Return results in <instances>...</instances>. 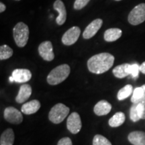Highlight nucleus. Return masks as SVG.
Instances as JSON below:
<instances>
[{
  "label": "nucleus",
  "mask_w": 145,
  "mask_h": 145,
  "mask_svg": "<svg viewBox=\"0 0 145 145\" xmlns=\"http://www.w3.org/2000/svg\"><path fill=\"white\" fill-rule=\"evenodd\" d=\"M114 57L108 52H102L93 56L88 61V68L94 74H102L113 66Z\"/></svg>",
  "instance_id": "f257e3e1"
},
{
  "label": "nucleus",
  "mask_w": 145,
  "mask_h": 145,
  "mask_svg": "<svg viewBox=\"0 0 145 145\" xmlns=\"http://www.w3.org/2000/svg\"><path fill=\"white\" fill-rule=\"evenodd\" d=\"M71 72L70 67L67 64L61 65L53 69L48 75L46 81L49 85L56 86L62 83L69 75Z\"/></svg>",
  "instance_id": "f03ea898"
},
{
  "label": "nucleus",
  "mask_w": 145,
  "mask_h": 145,
  "mask_svg": "<svg viewBox=\"0 0 145 145\" xmlns=\"http://www.w3.org/2000/svg\"><path fill=\"white\" fill-rule=\"evenodd\" d=\"M28 26L24 22H18L13 29L14 39L16 45L20 48L26 46L29 39Z\"/></svg>",
  "instance_id": "7ed1b4c3"
},
{
  "label": "nucleus",
  "mask_w": 145,
  "mask_h": 145,
  "mask_svg": "<svg viewBox=\"0 0 145 145\" xmlns=\"http://www.w3.org/2000/svg\"><path fill=\"white\" fill-rule=\"evenodd\" d=\"M69 108L61 103L56 104L50 110L48 114V118L54 124H60L66 118L69 113Z\"/></svg>",
  "instance_id": "20e7f679"
},
{
  "label": "nucleus",
  "mask_w": 145,
  "mask_h": 145,
  "mask_svg": "<svg viewBox=\"0 0 145 145\" xmlns=\"http://www.w3.org/2000/svg\"><path fill=\"white\" fill-rule=\"evenodd\" d=\"M128 20L133 26L140 24L145 21V3H140L137 5L130 12Z\"/></svg>",
  "instance_id": "39448f33"
},
{
  "label": "nucleus",
  "mask_w": 145,
  "mask_h": 145,
  "mask_svg": "<svg viewBox=\"0 0 145 145\" xmlns=\"http://www.w3.org/2000/svg\"><path fill=\"white\" fill-rule=\"evenodd\" d=\"M82 127L81 117L77 112H72L67 121V128L71 133L76 135L80 132Z\"/></svg>",
  "instance_id": "423d86ee"
},
{
  "label": "nucleus",
  "mask_w": 145,
  "mask_h": 145,
  "mask_svg": "<svg viewBox=\"0 0 145 145\" xmlns=\"http://www.w3.org/2000/svg\"><path fill=\"white\" fill-rule=\"evenodd\" d=\"M3 116L5 120L11 124H19L23 121L22 114L14 107H8L5 108Z\"/></svg>",
  "instance_id": "0eeeda50"
},
{
  "label": "nucleus",
  "mask_w": 145,
  "mask_h": 145,
  "mask_svg": "<svg viewBox=\"0 0 145 145\" xmlns=\"http://www.w3.org/2000/svg\"><path fill=\"white\" fill-rule=\"evenodd\" d=\"M81 34V29L78 26H73L69 29L62 37V42L67 46L75 44Z\"/></svg>",
  "instance_id": "6e6552de"
},
{
  "label": "nucleus",
  "mask_w": 145,
  "mask_h": 145,
  "mask_svg": "<svg viewBox=\"0 0 145 145\" xmlns=\"http://www.w3.org/2000/svg\"><path fill=\"white\" fill-rule=\"evenodd\" d=\"M40 56L46 61H52L54 58L52 44L50 41H44L39 46Z\"/></svg>",
  "instance_id": "1a4fd4ad"
},
{
  "label": "nucleus",
  "mask_w": 145,
  "mask_h": 145,
  "mask_svg": "<svg viewBox=\"0 0 145 145\" xmlns=\"http://www.w3.org/2000/svg\"><path fill=\"white\" fill-rule=\"evenodd\" d=\"M103 24V20L101 19H95L92 21L86 28L85 29L83 33V37L85 39H91L95 35L96 33L101 28Z\"/></svg>",
  "instance_id": "9d476101"
},
{
  "label": "nucleus",
  "mask_w": 145,
  "mask_h": 145,
  "mask_svg": "<svg viewBox=\"0 0 145 145\" xmlns=\"http://www.w3.org/2000/svg\"><path fill=\"white\" fill-rule=\"evenodd\" d=\"M53 8L54 10L59 12V16L56 19V22L59 26L64 24L67 20V11L64 3L61 0H56L53 4Z\"/></svg>",
  "instance_id": "9b49d317"
},
{
  "label": "nucleus",
  "mask_w": 145,
  "mask_h": 145,
  "mask_svg": "<svg viewBox=\"0 0 145 145\" xmlns=\"http://www.w3.org/2000/svg\"><path fill=\"white\" fill-rule=\"evenodd\" d=\"M12 77L17 83H26L30 80L32 73L30 70L26 69H16L12 72Z\"/></svg>",
  "instance_id": "f8f14e48"
},
{
  "label": "nucleus",
  "mask_w": 145,
  "mask_h": 145,
  "mask_svg": "<svg viewBox=\"0 0 145 145\" xmlns=\"http://www.w3.org/2000/svg\"><path fill=\"white\" fill-rule=\"evenodd\" d=\"M32 94V88L30 85L24 84L20 86L19 91L16 97V101L18 104L25 102L28 100Z\"/></svg>",
  "instance_id": "ddd939ff"
},
{
  "label": "nucleus",
  "mask_w": 145,
  "mask_h": 145,
  "mask_svg": "<svg viewBox=\"0 0 145 145\" xmlns=\"http://www.w3.org/2000/svg\"><path fill=\"white\" fill-rule=\"evenodd\" d=\"M112 110V105L106 100H101L98 101L93 108V112L97 116L107 115Z\"/></svg>",
  "instance_id": "4468645a"
},
{
  "label": "nucleus",
  "mask_w": 145,
  "mask_h": 145,
  "mask_svg": "<svg viewBox=\"0 0 145 145\" xmlns=\"http://www.w3.org/2000/svg\"><path fill=\"white\" fill-rule=\"evenodd\" d=\"M40 102L37 99H34V100L25 103L22 106L21 110L22 112L24 114L30 115V114H33L39 111V109L40 108Z\"/></svg>",
  "instance_id": "2eb2a0df"
},
{
  "label": "nucleus",
  "mask_w": 145,
  "mask_h": 145,
  "mask_svg": "<svg viewBox=\"0 0 145 145\" xmlns=\"http://www.w3.org/2000/svg\"><path fill=\"white\" fill-rule=\"evenodd\" d=\"M128 139L133 145H145V132L133 131L128 135Z\"/></svg>",
  "instance_id": "dca6fc26"
},
{
  "label": "nucleus",
  "mask_w": 145,
  "mask_h": 145,
  "mask_svg": "<svg viewBox=\"0 0 145 145\" xmlns=\"http://www.w3.org/2000/svg\"><path fill=\"white\" fill-rule=\"evenodd\" d=\"M14 132L12 128H8L3 132L0 138V145H13L14 142Z\"/></svg>",
  "instance_id": "f3484780"
},
{
  "label": "nucleus",
  "mask_w": 145,
  "mask_h": 145,
  "mask_svg": "<svg viewBox=\"0 0 145 145\" xmlns=\"http://www.w3.org/2000/svg\"><path fill=\"white\" fill-rule=\"evenodd\" d=\"M122 31L119 28H110L104 33V40L108 42L117 40L121 37Z\"/></svg>",
  "instance_id": "a211bd4d"
},
{
  "label": "nucleus",
  "mask_w": 145,
  "mask_h": 145,
  "mask_svg": "<svg viewBox=\"0 0 145 145\" xmlns=\"http://www.w3.org/2000/svg\"><path fill=\"white\" fill-rule=\"evenodd\" d=\"M129 65L128 63H124L118 65L113 69V74L116 77L119 79H122L130 75L129 73Z\"/></svg>",
  "instance_id": "6ab92c4d"
},
{
  "label": "nucleus",
  "mask_w": 145,
  "mask_h": 145,
  "mask_svg": "<svg viewBox=\"0 0 145 145\" xmlns=\"http://www.w3.org/2000/svg\"><path fill=\"white\" fill-rule=\"evenodd\" d=\"M126 120L125 114L122 112H119L116 113L109 120L108 124L112 128H116L124 124Z\"/></svg>",
  "instance_id": "aec40b11"
},
{
  "label": "nucleus",
  "mask_w": 145,
  "mask_h": 145,
  "mask_svg": "<svg viewBox=\"0 0 145 145\" xmlns=\"http://www.w3.org/2000/svg\"><path fill=\"white\" fill-rule=\"evenodd\" d=\"M145 99V84L139 88H135L131 97V101L133 104L140 103Z\"/></svg>",
  "instance_id": "412c9836"
},
{
  "label": "nucleus",
  "mask_w": 145,
  "mask_h": 145,
  "mask_svg": "<svg viewBox=\"0 0 145 145\" xmlns=\"http://www.w3.org/2000/svg\"><path fill=\"white\" fill-rule=\"evenodd\" d=\"M133 88L131 85H126L124 88L119 90L117 94V98L118 100L122 101L128 98L133 93Z\"/></svg>",
  "instance_id": "4be33fe9"
},
{
  "label": "nucleus",
  "mask_w": 145,
  "mask_h": 145,
  "mask_svg": "<svg viewBox=\"0 0 145 145\" xmlns=\"http://www.w3.org/2000/svg\"><path fill=\"white\" fill-rule=\"evenodd\" d=\"M13 55V50L8 45H2L0 46V59H8Z\"/></svg>",
  "instance_id": "5701e85b"
},
{
  "label": "nucleus",
  "mask_w": 145,
  "mask_h": 145,
  "mask_svg": "<svg viewBox=\"0 0 145 145\" xmlns=\"http://www.w3.org/2000/svg\"><path fill=\"white\" fill-rule=\"evenodd\" d=\"M93 145H112L107 138L100 135H96L93 139Z\"/></svg>",
  "instance_id": "b1692460"
},
{
  "label": "nucleus",
  "mask_w": 145,
  "mask_h": 145,
  "mask_svg": "<svg viewBox=\"0 0 145 145\" xmlns=\"http://www.w3.org/2000/svg\"><path fill=\"white\" fill-rule=\"evenodd\" d=\"M130 118L132 122H137L141 119L137 112V103L132 105L130 110Z\"/></svg>",
  "instance_id": "393cba45"
},
{
  "label": "nucleus",
  "mask_w": 145,
  "mask_h": 145,
  "mask_svg": "<svg viewBox=\"0 0 145 145\" xmlns=\"http://www.w3.org/2000/svg\"><path fill=\"white\" fill-rule=\"evenodd\" d=\"M139 71H140V66L137 63L129 65V73L134 79H137L138 77Z\"/></svg>",
  "instance_id": "a878e982"
},
{
  "label": "nucleus",
  "mask_w": 145,
  "mask_h": 145,
  "mask_svg": "<svg viewBox=\"0 0 145 145\" xmlns=\"http://www.w3.org/2000/svg\"><path fill=\"white\" fill-rule=\"evenodd\" d=\"M90 0H75L74 3V9L76 10H80L86 7Z\"/></svg>",
  "instance_id": "bb28decb"
},
{
  "label": "nucleus",
  "mask_w": 145,
  "mask_h": 145,
  "mask_svg": "<svg viewBox=\"0 0 145 145\" xmlns=\"http://www.w3.org/2000/svg\"><path fill=\"white\" fill-rule=\"evenodd\" d=\"M57 145H72V143L70 138L64 137L60 139Z\"/></svg>",
  "instance_id": "cd10ccee"
},
{
  "label": "nucleus",
  "mask_w": 145,
  "mask_h": 145,
  "mask_svg": "<svg viewBox=\"0 0 145 145\" xmlns=\"http://www.w3.org/2000/svg\"><path fill=\"white\" fill-rule=\"evenodd\" d=\"M137 112L139 116L142 119L143 116V113H144V109H143L142 104L141 102L137 103Z\"/></svg>",
  "instance_id": "c85d7f7f"
},
{
  "label": "nucleus",
  "mask_w": 145,
  "mask_h": 145,
  "mask_svg": "<svg viewBox=\"0 0 145 145\" xmlns=\"http://www.w3.org/2000/svg\"><path fill=\"white\" fill-rule=\"evenodd\" d=\"M140 71L145 75V61L140 65Z\"/></svg>",
  "instance_id": "c756f323"
},
{
  "label": "nucleus",
  "mask_w": 145,
  "mask_h": 145,
  "mask_svg": "<svg viewBox=\"0 0 145 145\" xmlns=\"http://www.w3.org/2000/svg\"><path fill=\"white\" fill-rule=\"evenodd\" d=\"M5 9H6V6H5V4H3L2 2L0 3V12L2 13L5 10Z\"/></svg>",
  "instance_id": "7c9ffc66"
},
{
  "label": "nucleus",
  "mask_w": 145,
  "mask_h": 145,
  "mask_svg": "<svg viewBox=\"0 0 145 145\" xmlns=\"http://www.w3.org/2000/svg\"><path fill=\"white\" fill-rule=\"evenodd\" d=\"M141 103L142 104L143 109H144V113H143V116H142V119L144 120L145 119V99H144V100H143L142 101H141Z\"/></svg>",
  "instance_id": "2f4dec72"
},
{
  "label": "nucleus",
  "mask_w": 145,
  "mask_h": 145,
  "mask_svg": "<svg viewBox=\"0 0 145 145\" xmlns=\"http://www.w3.org/2000/svg\"><path fill=\"white\" fill-rule=\"evenodd\" d=\"M9 79H10V81L11 83H12V82H14V81H15V80H14V77H12V76H11V77H10V78H9Z\"/></svg>",
  "instance_id": "473e14b6"
},
{
  "label": "nucleus",
  "mask_w": 145,
  "mask_h": 145,
  "mask_svg": "<svg viewBox=\"0 0 145 145\" xmlns=\"http://www.w3.org/2000/svg\"><path fill=\"white\" fill-rule=\"evenodd\" d=\"M115 1H121V0H115Z\"/></svg>",
  "instance_id": "72a5a7b5"
},
{
  "label": "nucleus",
  "mask_w": 145,
  "mask_h": 145,
  "mask_svg": "<svg viewBox=\"0 0 145 145\" xmlns=\"http://www.w3.org/2000/svg\"><path fill=\"white\" fill-rule=\"evenodd\" d=\"M16 1H20V0H16Z\"/></svg>",
  "instance_id": "f704fd0d"
}]
</instances>
